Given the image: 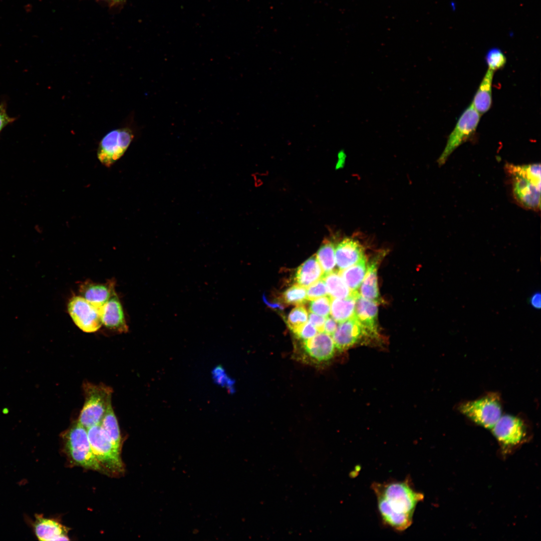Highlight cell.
I'll use <instances>...</instances> for the list:
<instances>
[{"label":"cell","instance_id":"27","mask_svg":"<svg viewBox=\"0 0 541 541\" xmlns=\"http://www.w3.org/2000/svg\"><path fill=\"white\" fill-rule=\"evenodd\" d=\"M307 319L306 309L304 306L299 305L290 312L287 320V324L294 333L307 322Z\"/></svg>","mask_w":541,"mask_h":541},{"label":"cell","instance_id":"3","mask_svg":"<svg viewBox=\"0 0 541 541\" xmlns=\"http://www.w3.org/2000/svg\"><path fill=\"white\" fill-rule=\"evenodd\" d=\"M62 437L65 453L72 463L102 472L92 450L87 428L77 421L63 433Z\"/></svg>","mask_w":541,"mask_h":541},{"label":"cell","instance_id":"33","mask_svg":"<svg viewBox=\"0 0 541 541\" xmlns=\"http://www.w3.org/2000/svg\"><path fill=\"white\" fill-rule=\"evenodd\" d=\"M15 118L10 117L6 111V107L5 104H0V132L7 125L13 122Z\"/></svg>","mask_w":541,"mask_h":541},{"label":"cell","instance_id":"5","mask_svg":"<svg viewBox=\"0 0 541 541\" xmlns=\"http://www.w3.org/2000/svg\"><path fill=\"white\" fill-rule=\"evenodd\" d=\"M459 412L476 425L491 429L502 415L500 396L488 393L476 399L461 403Z\"/></svg>","mask_w":541,"mask_h":541},{"label":"cell","instance_id":"31","mask_svg":"<svg viewBox=\"0 0 541 541\" xmlns=\"http://www.w3.org/2000/svg\"><path fill=\"white\" fill-rule=\"evenodd\" d=\"M318 332L317 330L314 326L310 322H307L294 334L297 338L302 342L313 337Z\"/></svg>","mask_w":541,"mask_h":541},{"label":"cell","instance_id":"12","mask_svg":"<svg viewBox=\"0 0 541 541\" xmlns=\"http://www.w3.org/2000/svg\"><path fill=\"white\" fill-rule=\"evenodd\" d=\"M302 347L305 356L318 363L330 360L337 351L332 337L324 332L302 341Z\"/></svg>","mask_w":541,"mask_h":541},{"label":"cell","instance_id":"37","mask_svg":"<svg viewBox=\"0 0 541 541\" xmlns=\"http://www.w3.org/2000/svg\"><path fill=\"white\" fill-rule=\"evenodd\" d=\"M124 1L125 0H115V4L119 3L121 2H124Z\"/></svg>","mask_w":541,"mask_h":541},{"label":"cell","instance_id":"19","mask_svg":"<svg viewBox=\"0 0 541 541\" xmlns=\"http://www.w3.org/2000/svg\"><path fill=\"white\" fill-rule=\"evenodd\" d=\"M324 275V270L315 254L298 267L295 278L298 284L306 288L322 279Z\"/></svg>","mask_w":541,"mask_h":541},{"label":"cell","instance_id":"13","mask_svg":"<svg viewBox=\"0 0 541 541\" xmlns=\"http://www.w3.org/2000/svg\"><path fill=\"white\" fill-rule=\"evenodd\" d=\"M102 325L106 328L118 333L128 331L124 310L116 294L100 308Z\"/></svg>","mask_w":541,"mask_h":541},{"label":"cell","instance_id":"26","mask_svg":"<svg viewBox=\"0 0 541 541\" xmlns=\"http://www.w3.org/2000/svg\"><path fill=\"white\" fill-rule=\"evenodd\" d=\"M282 299L286 305H302L308 301L306 288L298 284L294 285L283 293Z\"/></svg>","mask_w":541,"mask_h":541},{"label":"cell","instance_id":"23","mask_svg":"<svg viewBox=\"0 0 541 541\" xmlns=\"http://www.w3.org/2000/svg\"><path fill=\"white\" fill-rule=\"evenodd\" d=\"M322 279L327 286L328 294L332 298H347L355 292L350 290L337 271L333 270L325 274Z\"/></svg>","mask_w":541,"mask_h":541},{"label":"cell","instance_id":"2","mask_svg":"<svg viewBox=\"0 0 541 541\" xmlns=\"http://www.w3.org/2000/svg\"><path fill=\"white\" fill-rule=\"evenodd\" d=\"M505 170L510 178L513 196L525 208H540V164L515 165L507 163Z\"/></svg>","mask_w":541,"mask_h":541},{"label":"cell","instance_id":"30","mask_svg":"<svg viewBox=\"0 0 541 541\" xmlns=\"http://www.w3.org/2000/svg\"><path fill=\"white\" fill-rule=\"evenodd\" d=\"M328 295L327 286L323 279L308 287L307 290V299L309 301Z\"/></svg>","mask_w":541,"mask_h":541},{"label":"cell","instance_id":"11","mask_svg":"<svg viewBox=\"0 0 541 541\" xmlns=\"http://www.w3.org/2000/svg\"><path fill=\"white\" fill-rule=\"evenodd\" d=\"M366 337L370 338L354 316L340 323L332 335L336 350L340 352L350 349Z\"/></svg>","mask_w":541,"mask_h":541},{"label":"cell","instance_id":"17","mask_svg":"<svg viewBox=\"0 0 541 541\" xmlns=\"http://www.w3.org/2000/svg\"><path fill=\"white\" fill-rule=\"evenodd\" d=\"M364 256L362 245L352 238H344L336 247L335 259L339 271L354 264Z\"/></svg>","mask_w":541,"mask_h":541},{"label":"cell","instance_id":"28","mask_svg":"<svg viewBox=\"0 0 541 541\" xmlns=\"http://www.w3.org/2000/svg\"><path fill=\"white\" fill-rule=\"evenodd\" d=\"M485 61L488 69L495 72L503 68L506 58L502 51L496 48L490 49L485 55Z\"/></svg>","mask_w":541,"mask_h":541},{"label":"cell","instance_id":"25","mask_svg":"<svg viewBox=\"0 0 541 541\" xmlns=\"http://www.w3.org/2000/svg\"><path fill=\"white\" fill-rule=\"evenodd\" d=\"M316 255L324 275L334 270L336 265L335 247L332 241L324 240Z\"/></svg>","mask_w":541,"mask_h":541},{"label":"cell","instance_id":"22","mask_svg":"<svg viewBox=\"0 0 541 541\" xmlns=\"http://www.w3.org/2000/svg\"><path fill=\"white\" fill-rule=\"evenodd\" d=\"M367 271L365 256L354 264L340 270L339 273L352 292H356L361 285Z\"/></svg>","mask_w":541,"mask_h":541},{"label":"cell","instance_id":"4","mask_svg":"<svg viewBox=\"0 0 541 541\" xmlns=\"http://www.w3.org/2000/svg\"><path fill=\"white\" fill-rule=\"evenodd\" d=\"M87 429L92 450L102 472L112 476L123 473L120 450L113 445L100 424Z\"/></svg>","mask_w":541,"mask_h":541},{"label":"cell","instance_id":"10","mask_svg":"<svg viewBox=\"0 0 541 541\" xmlns=\"http://www.w3.org/2000/svg\"><path fill=\"white\" fill-rule=\"evenodd\" d=\"M490 430L500 444L506 448L520 444L527 434L525 421L510 414L502 415Z\"/></svg>","mask_w":541,"mask_h":541},{"label":"cell","instance_id":"1","mask_svg":"<svg viewBox=\"0 0 541 541\" xmlns=\"http://www.w3.org/2000/svg\"><path fill=\"white\" fill-rule=\"evenodd\" d=\"M371 488L385 525L398 531H404L412 525L416 507L424 499V495L413 487L409 477L401 481L374 482Z\"/></svg>","mask_w":541,"mask_h":541},{"label":"cell","instance_id":"6","mask_svg":"<svg viewBox=\"0 0 541 541\" xmlns=\"http://www.w3.org/2000/svg\"><path fill=\"white\" fill-rule=\"evenodd\" d=\"M85 402L78 422L86 428L100 424L108 407L112 404V390L104 385L85 383Z\"/></svg>","mask_w":541,"mask_h":541},{"label":"cell","instance_id":"9","mask_svg":"<svg viewBox=\"0 0 541 541\" xmlns=\"http://www.w3.org/2000/svg\"><path fill=\"white\" fill-rule=\"evenodd\" d=\"M68 311L75 325L84 332H95L102 325L100 308L81 296H73L69 300Z\"/></svg>","mask_w":541,"mask_h":541},{"label":"cell","instance_id":"21","mask_svg":"<svg viewBox=\"0 0 541 541\" xmlns=\"http://www.w3.org/2000/svg\"><path fill=\"white\" fill-rule=\"evenodd\" d=\"M359 294L357 291L347 298H332L330 312L336 322L340 323L354 316L356 300Z\"/></svg>","mask_w":541,"mask_h":541},{"label":"cell","instance_id":"18","mask_svg":"<svg viewBox=\"0 0 541 541\" xmlns=\"http://www.w3.org/2000/svg\"><path fill=\"white\" fill-rule=\"evenodd\" d=\"M494 72L488 69L474 96L471 105L481 115L492 105V86Z\"/></svg>","mask_w":541,"mask_h":541},{"label":"cell","instance_id":"8","mask_svg":"<svg viewBox=\"0 0 541 541\" xmlns=\"http://www.w3.org/2000/svg\"><path fill=\"white\" fill-rule=\"evenodd\" d=\"M134 137L129 128H122L109 132L101 139L97 157L102 164L110 167L124 154Z\"/></svg>","mask_w":541,"mask_h":541},{"label":"cell","instance_id":"20","mask_svg":"<svg viewBox=\"0 0 541 541\" xmlns=\"http://www.w3.org/2000/svg\"><path fill=\"white\" fill-rule=\"evenodd\" d=\"M379 260L376 257L368 263L360 291L362 297L376 303L380 301L377 275Z\"/></svg>","mask_w":541,"mask_h":541},{"label":"cell","instance_id":"7","mask_svg":"<svg viewBox=\"0 0 541 541\" xmlns=\"http://www.w3.org/2000/svg\"><path fill=\"white\" fill-rule=\"evenodd\" d=\"M480 116L471 104L463 112L449 135L446 146L438 159L437 162L440 165L444 164L452 152L475 133Z\"/></svg>","mask_w":541,"mask_h":541},{"label":"cell","instance_id":"38","mask_svg":"<svg viewBox=\"0 0 541 541\" xmlns=\"http://www.w3.org/2000/svg\"><path fill=\"white\" fill-rule=\"evenodd\" d=\"M101 1H110L113 4H114L115 3V0H101Z\"/></svg>","mask_w":541,"mask_h":541},{"label":"cell","instance_id":"32","mask_svg":"<svg viewBox=\"0 0 541 541\" xmlns=\"http://www.w3.org/2000/svg\"><path fill=\"white\" fill-rule=\"evenodd\" d=\"M326 318L317 314L310 313L309 316V322L316 328L318 332H323Z\"/></svg>","mask_w":541,"mask_h":541},{"label":"cell","instance_id":"24","mask_svg":"<svg viewBox=\"0 0 541 541\" xmlns=\"http://www.w3.org/2000/svg\"><path fill=\"white\" fill-rule=\"evenodd\" d=\"M100 424L113 445L121 450L122 438L112 404L108 407Z\"/></svg>","mask_w":541,"mask_h":541},{"label":"cell","instance_id":"34","mask_svg":"<svg viewBox=\"0 0 541 541\" xmlns=\"http://www.w3.org/2000/svg\"><path fill=\"white\" fill-rule=\"evenodd\" d=\"M337 326V322L332 317L328 316L324 325L323 332L326 333L332 337Z\"/></svg>","mask_w":541,"mask_h":541},{"label":"cell","instance_id":"35","mask_svg":"<svg viewBox=\"0 0 541 541\" xmlns=\"http://www.w3.org/2000/svg\"><path fill=\"white\" fill-rule=\"evenodd\" d=\"M530 304L534 309H540L541 305V295L539 292H535L530 298Z\"/></svg>","mask_w":541,"mask_h":541},{"label":"cell","instance_id":"15","mask_svg":"<svg viewBox=\"0 0 541 541\" xmlns=\"http://www.w3.org/2000/svg\"><path fill=\"white\" fill-rule=\"evenodd\" d=\"M115 281L105 283H94L90 281L83 282L79 287L80 296L93 305L101 308L115 294Z\"/></svg>","mask_w":541,"mask_h":541},{"label":"cell","instance_id":"14","mask_svg":"<svg viewBox=\"0 0 541 541\" xmlns=\"http://www.w3.org/2000/svg\"><path fill=\"white\" fill-rule=\"evenodd\" d=\"M378 306L377 303L358 295L356 300L354 316L371 338L378 335Z\"/></svg>","mask_w":541,"mask_h":541},{"label":"cell","instance_id":"29","mask_svg":"<svg viewBox=\"0 0 541 541\" xmlns=\"http://www.w3.org/2000/svg\"><path fill=\"white\" fill-rule=\"evenodd\" d=\"M331 300L332 298L329 295H326L312 300L310 303V311L327 317L330 313Z\"/></svg>","mask_w":541,"mask_h":541},{"label":"cell","instance_id":"16","mask_svg":"<svg viewBox=\"0 0 541 541\" xmlns=\"http://www.w3.org/2000/svg\"><path fill=\"white\" fill-rule=\"evenodd\" d=\"M33 527L37 537L40 540H70L67 535L68 528L54 519L36 514Z\"/></svg>","mask_w":541,"mask_h":541},{"label":"cell","instance_id":"36","mask_svg":"<svg viewBox=\"0 0 541 541\" xmlns=\"http://www.w3.org/2000/svg\"><path fill=\"white\" fill-rule=\"evenodd\" d=\"M262 299L264 303L267 305L274 309L279 310L281 311L284 308V306L282 304L278 302H272L268 301L267 300H266L264 295L263 296Z\"/></svg>","mask_w":541,"mask_h":541}]
</instances>
